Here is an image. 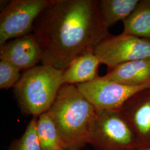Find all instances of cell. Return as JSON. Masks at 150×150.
<instances>
[{"mask_svg": "<svg viewBox=\"0 0 150 150\" xmlns=\"http://www.w3.org/2000/svg\"><path fill=\"white\" fill-rule=\"evenodd\" d=\"M38 137L42 150H64L57 130L48 112L38 116Z\"/></svg>", "mask_w": 150, "mask_h": 150, "instance_id": "obj_14", "label": "cell"}, {"mask_svg": "<svg viewBox=\"0 0 150 150\" xmlns=\"http://www.w3.org/2000/svg\"><path fill=\"white\" fill-rule=\"evenodd\" d=\"M107 31L98 1L51 0L32 33L41 50V64L64 71L74 59L93 51Z\"/></svg>", "mask_w": 150, "mask_h": 150, "instance_id": "obj_1", "label": "cell"}, {"mask_svg": "<svg viewBox=\"0 0 150 150\" xmlns=\"http://www.w3.org/2000/svg\"><path fill=\"white\" fill-rule=\"evenodd\" d=\"M51 0H12L0 14V46L32 33L38 17Z\"/></svg>", "mask_w": 150, "mask_h": 150, "instance_id": "obj_5", "label": "cell"}, {"mask_svg": "<svg viewBox=\"0 0 150 150\" xmlns=\"http://www.w3.org/2000/svg\"><path fill=\"white\" fill-rule=\"evenodd\" d=\"M139 150H150V147H147V148H144V149H142Z\"/></svg>", "mask_w": 150, "mask_h": 150, "instance_id": "obj_17", "label": "cell"}, {"mask_svg": "<svg viewBox=\"0 0 150 150\" xmlns=\"http://www.w3.org/2000/svg\"><path fill=\"white\" fill-rule=\"evenodd\" d=\"M47 112L64 150H80L88 144L96 118V110L76 85L62 86Z\"/></svg>", "mask_w": 150, "mask_h": 150, "instance_id": "obj_2", "label": "cell"}, {"mask_svg": "<svg viewBox=\"0 0 150 150\" xmlns=\"http://www.w3.org/2000/svg\"><path fill=\"white\" fill-rule=\"evenodd\" d=\"M144 148L150 147V88L128 99L120 110Z\"/></svg>", "mask_w": 150, "mask_h": 150, "instance_id": "obj_8", "label": "cell"}, {"mask_svg": "<svg viewBox=\"0 0 150 150\" xmlns=\"http://www.w3.org/2000/svg\"><path fill=\"white\" fill-rule=\"evenodd\" d=\"M0 46V59L20 70L30 69L41 62V50L32 33L13 39Z\"/></svg>", "mask_w": 150, "mask_h": 150, "instance_id": "obj_9", "label": "cell"}, {"mask_svg": "<svg viewBox=\"0 0 150 150\" xmlns=\"http://www.w3.org/2000/svg\"><path fill=\"white\" fill-rule=\"evenodd\" d=\"M64 85V71L42 64L25 70L14 92L22 109L38 117L50 110Z\"/></svg>", "mask_w": 150, "mask_h": 150, "instance_id": "obj_3", "label": "cell"}, {"mask_svg": "<svg viewBox=\"0 0 150 150\" xmlns=\"http://www.w3.org/2000/svg\"><path fill=\"white\" fill-rule=\"evenodd\" d=\"M93 52L108 69L123 63L150 59V40L125 34L108 33L95 46Z\"/></svg>", "mask_w": 150, "mask_h": 150, "instance_id": "obj_6", "label": "cell"}, {"mask_svg": "<svg viewBox=\"0 0 150 150\" xmlns=\"http://www.w3.org/2000/svg\"><path fill=\"white\" fill-rule=\"evenodd\" d=\"M100 64L93 51L78 57L64 71V85H76L95 79L98 77L97 71Z\"/></svg>", "mask_w": 150, "mask_h": 150, "instance_id": "obj_11", "label": "cell"}, {"mask_svg": "<svg viewBox=\"0 0 150 150\" xmlns=\"http://www.w3.org/2000/svg\"><path fill=\"white\" fill-rule=\"evenodd\" d=\"M108 80L126 86L150 83V59L123 63L108 69L103 76Z\"/></svg>", "mask_w": 150, "mask_h": 150, "instance_id": "obj_10", "label": "cell"}, {"mask_svg": "<svg viewBox=\"0 0 150 150\" xmlns=\"http://www.w3.org/2000/svg\"><path fill=\"white\" fill-rule=\"evenodd\" d=\"M38 119L33 116L24 134L12 145L10 150H42L37 131Z\"/></svg>", "mask_w": 150, "mask_h": 150, "instance_id": "obj_15", "label": "cell"}, {"mask_svg": "<svg viewBox=\"0 0 150 150\" xmlns=\"http://www.w3.org/2000/svg\"><path fill=\"white\" fill-rule=\"evenodd\" d=\"M123 22V33L150 40V0L139 1Z\"/></svg>", "mask_w": 150, "mask_h": 150, "instance_id": "obj_13", "label": "cell"}, {"mask_svg": "<svg viewBox=\"0 0 150 150\" xmlns=\"http://www.w3.org/2000/svg\"><path fill=\"white\" fill-rule=\"evenodd\" d=\"M81 94L96 111L120 110L123 104L136 93L150 88V83L126 86L98 77L93 80L76 85Z\"/></svg>", "mask_w": 150, "mask_h": 150, "instance_id": "obj_7", "label": "cell"}, {"mask_svg": "<svg viewBox=\"0 0 150 150\" xmlns=\"http://www.w3.org/2000/svg\"><path fill=\"white\" fill-rule=\"evenodd\" d=\"M88 144L94 150L144 149L137 135L120 110L96 111Z\"/></svg>", "mask_w": 150, "mask_h": 150, "instance_id": "obj_4", "label": "cell"}, {"mask_svg": "<svg viewBox=\"0 0 150 150\" xmlns=\"http://www.w3.org/2000/svg\"><path fill=\"white\" fill-rule=\"evenodd\" d=\"M21 70L4 60L0 61V88L8 89L15 87L20 80Z\"/></svg>", "mask_w": 150, "mask_h": 150, "instance_id": "obj_16", "label": "cell"}, {"mask_svg": "<svg viewBox=\"0 0 150 150\" xmlns=\"http://www.w3.org/2000/svg\"><path fill=\"white\" fill-rule=\"evenodd\" d=\"M139 0H100L99 8L105 28L108 30L117 22L124 21L134 11Z\"/></svg>", "mask_w": 150, "mask_h": 150, "instance_id": "obj_12", "label": "cell"}]
</instances>
